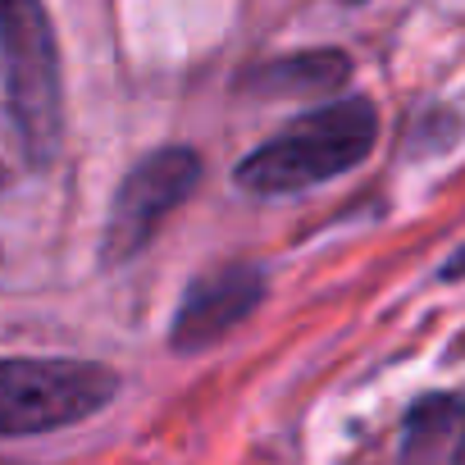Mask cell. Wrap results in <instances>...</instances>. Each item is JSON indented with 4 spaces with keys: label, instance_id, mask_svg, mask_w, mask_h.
Here are the masks:
<instances>
[{
    "label": "cell",
    "instance_id": "obj_7",
    "mask_svg": "<svg viewBox=\"0 0 465 465\" xmlns=\"http://www.w3.org/2000/svg\"><path fill=\"white\" fill-rule=\"evenodd\" d=\"M351 60L342 51H311V55H288L274 64H261L247 74V87L256 96H329L347 83Z\"/></svg>",
    "mask_w": 465,
    "mask_h": 465
},
{
    "label": "cell",
    "instance_id": "obj_1",
    "mask_svg": "<svg viewBox=\"0 0 465 465\" xmlns=\"http://www.w3.org/2000/svg\"><path fill=\"white\" fill-rule=\"evenodd\" d=\"M379 142V110L365 96H342L306 110L279 137L238 164V187L256 196H288L356 169Z\"/></svg>",
    "mask_w": 465,
    "mask_h": 465
},
{
    "label": "cell",
    "instance_id": "obj_2",
    "mask_svg": "<svg viewBox=\"0 0 465 465\" xmlns=\"http://www.w3.org/2000/svg\"><path fill=\"white\" fill-rule=\"evenodd\" d=\"M0 78L24 155L51 164L64 133V87L60 46L42 0H0Z\"/></svg>",
    "mask_w": 465,
    "mask_h": 465
},
{
    "label": "cell",
    "instance_id": "obj_4",
    "mask_svg": "<svg viewBox=\"0 0 465 465\" xmlns=\"http://www.w3.org/2000/svg\"><path fill=\"white\" fill-rule=\"evenodd\" d=\"M196 183H201V155L187 146H164L137 160L124 187L114 192V205L101 232V261L105 265L133 261L155 238V228L196 192Z\"/></svg>",
    "mask_w": 465,
    "mask_h": 465
},
{
    "label": "cell",
    "instance_id": "obj_5",
    "mask_svg": "<svg viewBox=\"0 0 465 465\" xmlns=\"http://www.w3.org/2000/svg\"><path fill=\"white\" fill-rule=\"evenodd\" d=\"M265 297V279L256 265H219L214 274H201L183 306L173 311V329H169V347L183 356L205 351L210 342L228 338Z\"/></svg>",
    "mask_w": 465,
    "mask_h": 465
},
{
    "label": "cell",
    "instance_id": "obj_3",
    "mask_svg": "<svg viewBox=\"0 0 465 465\" xmlns=\"http://www.w3.org/2000/svg\"><path fill=\"white\" fill-rule=\"evenodd\" d=\"M119 374L96 361H0V438L69 429L110 406Z\"/></svg>",
    "mask_w": 465,
    "mask_h": 465
},
{
    "label": "cell",
    "instance_id": "obj_10",
    "mask_svg": "<svg viewBox=\"0 0 465 465\" xmlns=\"http://www.w3.org/2000/svg\"><path fill=\"white\" fill-rule=\"evenodd\" d=\"M351 5H356V0H351Z\"/></svg>",
    "mask_w": 465,
    "mask_h": 465
},
{
    "label": "cell",
    "instance_id": "obj_6",
    "mask_svg": "<svg viewBox=\"0 0 465 465\" xmlns=\"http://www.w3.org/2000/svg\"><path fill=\"white\" fill-rule=\"evenodd\" d=\"M406 460H456L465 456V401L451 392H429L411 406L401 424Z\"/></svg>",
    "mask_w": 465,
    "mask_h": 465
},
{
    "label": "cell",
    "instance_id": "obj_8",
    "mask_svg": "<svg viewBox=\"0 0 465 465\" xmlns=\"http://www.w3.org/2000/svg\"><path fill=\"white\" fill-rule=\"evenodd\" d=\"M460 274H465V247H460V252L442 265V279H460Z\"/></svg>",
    "mask_w": 465,
    "mask_h": 465
},
{
    "label": "cell",
    "instance_id": "obj_9",
    "mask_svg": "<svg viewBox=\"0 0 465 465\" xmlns=\"http://www.w3.org/2000/svg\"><path fill=\"white\" fill-rule=\"evenodd\" d=\"M0 187H5V169H0Z\"/></svg>",
    "mask_w": 465,
    "mask_h": 465
}]
</instances>
